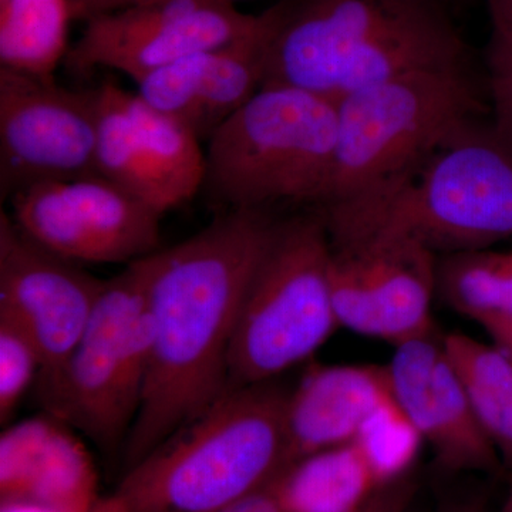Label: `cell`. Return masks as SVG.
I'll use <instances>...</instances> for the list:
<instances>
[{
    "mask_svg": "<svg viewBox=\"0 0 512 512\" xmlns=\"http://www.w3.org/2000/svg\"><path fill=\"white\" fill-rule=\"evenodd\" d=\"M386 372L394 403L429 444L441 471L495 473L504 468L478 423L437 328L396 346Z\"/></svg>",
    "mask_w": 512,
    "mask_h": 512,
    "instance_id": "14",
    "label": "cell"
},
{
    "mask_svg": "<svg viewBox=\"0 0 512 512\" xmlns=\"http://www.w3.org/2000/svg\"><path fill=\"white\" fill-rule=\"evenodd\" d=\"M274 484L288 512H353L383 485L355 441L295 461Z\"/></svg>",
    "mask_w": 512,
    "mask_h": 512,
    "instance_id": "18",
    "label": "cell"
},
{
    "mask_svg": "<svg viewBox=\"0 0 512 512\" xmlns=\"http://www.w3.org/2000/svg\"><path fill=\"white\" fill-rule=\"evenodd\" d=\"M86 448L53 417L10 427L0 440L2 500H30L90 512L99 495Z\"/></svg>",
    "mask_w": 512,
    "mask_h": 512,
    "instance_id": "17",
    "label": "cell"
},
{
    "mask_svg": "<svg viewBox=\"0 0 512 512\" xmlns=\"http://www.w3.org/2000/svg\"><path fill=\"white\" fill-rule=\"evenodd\" d=\"M279 16L281 3H276L261 13L254 32L148 74L137 82L136 93L154 109L183 121L201 141H208L261 89L266 50Z\"/></svg>",
    "mask_w": 512,
    "mask_h": 512,
    "instance_id": "15",
    "label": "cell"
},
{
    "mask_svg": "<svg viewBox=\"0 0 512 512\" xmlns=\"http://www.w3.org/2000/svg\"><path fill=\"white\" fill-rule=\"evenodd\" d=\"M434 512H488V505L483 495L473 494L447 501Z\"/></svg>",
    "mask_w": 512,
    "mask_h": 512,
    "instance_id": "31",
    "label": "cell"
},
{
    "mask_svg": "<svg viewBox=\"0 0 512 512\" xmlns=\"http://www.w3.org/2000/svg\"><path fill=\"white\" fill-rule=\"evenodd\" d=\"M338 101L262 86L208 138L204 190L227 210L318 207L338 146Z\"/></svg>",
    "mask_w": 512,
    "mask_h": 512,
    "instance_id": "5",
    "label": "cell"
},
{
    "mask_svg": "<svg viewBox=\"0 0 512 512\" xmlns=\"http://www.w3.org/2000/svg\"><path fill=\"white\" fill-rule=\"evenodd\" d=\"M127 104L167 214L204 188L207 157L200 137L183 121L151 107L137 93L128 92Z\"/></svg>",
    "mask_w": 512,
    "mask_h": 512,
    "instance_id": "19",
    "label": "cell"
},
{
    "mask_svg": "<svg viewBox=\"0 0 512 512\" xmlns=\"http://www.w3.org/2000/svg\"><path fill=\"white\" fill-rule=\"evenodd\" d=\"M0 512H76L30 500H2Z\"/></svg>",
    "mask_w": 512,
    "mask_h": 512,
    "instance_id": "32",
    "label": "cell"
},
{
    "mask_svg": "<svg viewBox=\"0 0 512 512\" xmlns=\"http://www.w3.org/2000/svg\"><path fill=\"white\" fill-rule=\"evenodd\" d=\"M485 62L490 121L498 136L512 148V40L491 33Z\"/></svg>",
    "mask_w": 512,
    "mask_h": 512,
    "instance_id": "25",
    "label": "cell"
},
{
    "mask_svg": "<svg viewBox=\"0 0 512 512\" xmlns=\"http://www.w3.org/2000/svg\"><path fill=\"white\" fill-rule=\"evenodd\" d=\"M498 512H512V484L510 487V491H508L507 498H505L503 507Z\"/></svg>",
    "mask_w": 512,
    "mask_h": 512,
    "instance_id": "34",
    "label": "cell"
},
{
    "mask_svg": "<svg viewBox=\"0 0 512 512\" xmlns=\"http://www.w3.org/2000/svg\"><path fill=\"white\" fill-rule=\"evenodd\" d=\"M495 35L512 40V0H485Z\"/></svg>",
    "mask_w": 512,
    "mask_h": 512,
    "instance_id": "30",
    "label": "cell"
},
{
    "mask_svg": "<svg viewBox=\"0 0 512 512\" xmlns=\"http://www.w3.org/2000/svg\"><path fill=\"white\" fill-rule=\"evenodd\" d=\"M392 403L386 366L309 367L289 390L286 464L353 443L366 424Z\"/></svg>",
    "mask_w": 512,
    "mask_h": 512,
    "instance_id": "16",
    "label": "cell"
},
{
    "mask_svg": "<svg viewBox=\"0 0 512 512\" xmlns=\"http://www.w3.org/2000/svg\"><path fill=\"white\" fill-rule=\"evenodd\" d=\"M103 286L76 262L33 241L9 212H0V316L35 342L40 372L55 369L72 352Z\"/></svg>",
    "mask_w": 512,
    "mask_h": 512,
    "instance_id": "13",
    "label": "cell"
},
{
    "mask_svg": "<svg viewBox=\"0 0 512 512\" xmlns=\"http://www.w3.org/2000/svg\"><path fill=\"white\" fill-rule=\"evenodd\" d=\"M330 244V289L340 328L394 348L436 329V254L404 239Z\"/></svg>",
    "mask_w": 512,
    "mask_h": 512,
    "instance_id": "12",
    "label": "cell"
},
{
    "mask_svg": "<svg viewBox=\"0 0 512 512\" xmlns=\"http://www.w3.org/2000/svg\"><path fill=\"white\" fill-rule=\"evenodd\" d=\"M330 255L328 227L318 210L276 222L239 309L228 390L278 379L340 328Z\"/></svg>",
    "mask_w": 512,
    "mask_h": 512,
    "instance_id": "7",
    "label": "cell"
},
{
    "mask_svg": "<svg viewBox=\"0 0 512 512\" xmlns=\"http://www.w3.org/2000/svg\"><path fill=\"white\" fill-rule=\"evenodd\" d=\"M70 0H0V67L53 77L69 46Z\"/></svg>",
    "mask_w": 512,
    "mask_h": 512,
    "instance_id": "21",
    "label": "cell"
},
{
    "mask_svg": "<svg viewBox=\"0 0 512 512\" xmlns=\"http://www.w3.org/2000/svg\"><path fill=\"white\" fill-rule=\"evenodd\" d=\"M96 94L0 67V191L93 177Z\"/></svg>",
    "mask_w": 512,
    "mask_h": 512,
    "instance_id": "9",
    "label": "cell"
},
{
    "mask_svg": "<svg viewBox=\"0 0 512 512\" xmlns=\"http://www.w3.org/2000/svg\"><path fill=\"white\" fill-rule=\"evenodd\" d=\"M478 325L485 330L491 343L510 357L512 362V313L481 319Z\"/></svg>",
    "mask_w": 512,
    "mask_h": 512,
    "instance_id": "29",
    "label": "cell"
},
{
    "mask_svg": "<svg viewBox=\"0 0 512 512\" xmlns=\"http://www.w3.org/2000/svg\"><path fill=\"white\" fill-rule=\"evenodd\" d=\"M316 210L332 242L404 239L436 255L490 248L512 237V148L477 120L379 191Z\"/></svg>",
    "mask_w": 512,
    "mask_h": 512,
    "instance_id": "3",
    "label": "cell"
},
{
    "mask_svg": "<svg viewBox=\"0 0 512 512\" xmlns=\"http://www.w3.org/2000/svg\"><path fill=\"white\" fill-rule=\"evenodd\" d=\"M9 200L28 237L76 264L128 265L160 249L163 215L100 175L30 185Z\"/></svg>",
    "mask_w": 512,
    "mask_h": 512,
    "instance_id": "11",
    "label": "cell"
},
{
    "mask_svg": "<svg viewBox=\"0 0 512 512\" xmlns=\"http://www.w3.org/2000/svg\"><path fill=\"white\" fill-rule=\"evenodd\" d=\"M490 113L473 67L406 74L342 97L332 177L316 208L379 191Z\"/></svg>",
    "mask_w": 512,
    "mask_h": 512,
    "instance_id": "6",
    "label": "cell"
},
{
    "mask_svg": "<svg viewBox=\"0 0 512 512\" xmlns=\"http://www.w3.org/2000/svg\"><path fill=\"white\" fill-rule=\"evenodd\" d=\"M471 67L450 13L430 0H282L262 86L338 101L426 70Z\"/></svg>",
    "mask_w": 512,
    "mask_h": 512,
    "instance_id": "2",
    "label": "cell"
},
{
    "mask_svg": "<svg viewBox=\"0 0 512 512\" xmlns=\"http://www.w3.org/2000/svg\"><path fill=\"white\" fill-rule=\"evenodd\" d=\"M64 64L72 73L116 70L134 82L184 57L249 35L259 15L217 0H157L83 20Z\"/></svg>",
    "mask_w": 512,
    "mask_h": 512,
    "instance_id": "10",
    "label": "cell"
},
{
    "mask_svg": "<svg viewBox=\"0 0 512 512\" xmlns=\"http://www.w3.org/2000/svg\"><path fill=\"white\" fill-rule=\"evenodd\" d=\"M268 210H227L146 256L151 349L127 470L228 390V360L249 281L274 234Z\"/></svg>",
    "mask_w": 512,
    "mask_h": 512,
    "instance_id": "1",
    "label": "cell"
},
{
    "mask_svg": "<svg viewBox=\"0 0 512 512\" xmlns=\"http://www.w3.org/2000/svg\"><path fill=\"white\" fill-rule=\"evenodd\" d=\"M151 349L146 262L104 281L86 329L55 369L40 372L37 399L47 416L106 450L126 444L140 410Z\"/></svg>",
    "mask_w": 512,
    "mask_h": 512,
    "instance_id": "8",
    "label": "cell"
},
{
    "mask_svg": "<svg viewBox=\"0 0 512 512\" xmlns=\"http://www.w3.org/2000/svg\"><path fill=\"white\" fill-rule=\"evenodd\" d=\"M151 2H157V0H70V8H72L73 20H82L83 22L99 13ZM217 2L234 3L235 0H217Z\"/></svg>",
    "mask_w": 512,
    "mask_h": 512,
    "instance_id": "28",
    "label": "cell"
},
{
    "mask_svg": "<svg viewBox=\"0 0 512 512\" xmlns=\"http://www.w3.org/2000/svg\"><path fill=\"white\" fill-rule=\"evenodd\" d=\"M444 349L456 369L481 429L504 468L512 471V362L493 343L464 335H443Z\"/></svg>",
    "mask_w": 512,
    "mask_h": 512,
    "instance_id": "20",
    "label": "cell"
},
{
    "mask_svg": "<svg viewBox=\"0 0 512 512\" xmlns=\"http://www.w3.org/2000/svg\"><path fill=\"white\" fill-rule=\"evenodd\" d=\"M430 2L436 3L437 6L447 10L448 13H451V9L456 8V6L461 5L464 0H430Z\"/></svg>",
    "mask_w": 512,
    "mask_h": 512,
    "instance_id": "33",
    "label": "cell"
},
{
    "mask_svg": "<svg viewBox=\"0 0 512 512\" xmlns=\"http://www.w3.org/2000/svg\"><path fill=\"white\" fill-rule=\"evenodd\" d=\"M437 293L474 322L512 313V251L473 249L437 258Z\"/></svg>",
    "mask_w": 512,
    "mask_h": 512,
    "instance_id": "23",
    "label": "cell"
},
{
    "mask_svg": "<svg viewBox=\"0 0 512 512\" xmlns=\"http://www.w3.org/2000/svg\"><path fill=\"white\" fill-rule=\"evenodd\" d=\"M42 370V357L28 333L0 316V420L15 412L30 384Z\"/></svg>",
    "mask_w": 512,
    "mask_h": 512,
    "instance_id": "24",
    "label": "cell"
},
{
    "mask_svg": "<svg viewBox=\"0 0 512 512\" xmlns=\"http://www.w3.org/2000/svg\"><path fill=\"white\" fill-rule=\"evenodd\" d=\"M96 94V168L100 177L140 198L164 215L160 192L147 167L127 104V90L106 80Z\"/></svg>",
    "mask_w": 512,
    "mask_h": 512,
    "instance_id": "22",
    "label": "cell"
},
{
    "mask_svg": "<svg viewBox=\"0 0 512 512\" xmlns=\"http://www.w3.org/2000/svg\"><path fill=\"white\" fill-rule=\"evenodd\" d=\"M419 493V478L413 471L380 485L369 498L353 512H407Z\"/></svg>",
    "mask_w": 512,
    "mask_h": 512,
    "instance_id": "26",
    "label": "cell"
},
{
    "mask_svg": "<svg viewBox=\"0 0 512 512\" xmlns=\"http://www.w3.org/2000/svg\"><path fill=\"white\" fill-rule=\"evenodd\" d=\"M289 390L276 380L227 390L90 512H218L261 490L288 466Z\"/></svg>",
    "mask_w": 512,
    "mask_h": 512,
    "instance_id": "4",
    "label": "cell"
},
{
    "mask_svg": "<svg viewBox=\"0 0 512 512\" xmlns=\"http://www.w3.org/2000/svg\"><path fill=\"white\" fill-rule=\"evenodd\" d=\"M218 512H288L276 493L274 481L265 485L261 490L255 491L248 497L242 498L238 503L229 505Z\"/></svg>",
    "mask_w": 512,
    "mask_h": 512,
    "instance_id": "27",
    "label": "cell"
}]
</instances>
